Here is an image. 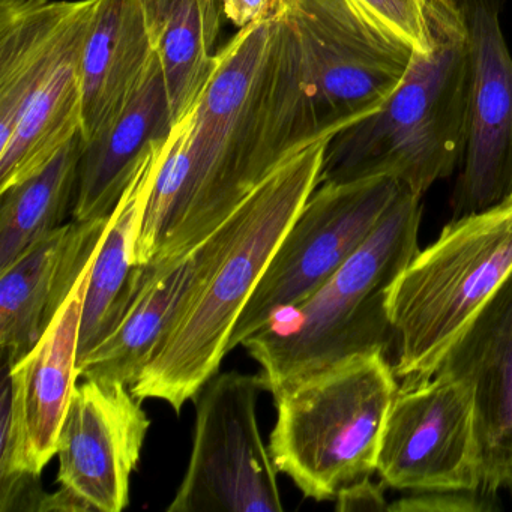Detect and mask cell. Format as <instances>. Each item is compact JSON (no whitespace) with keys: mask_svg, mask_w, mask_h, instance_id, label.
<instances>
[{"mask_svg":"<svg viewBox=\"0 0 512 512\" xmlns=\"http://www.w3.org/2000/svg\"><path fill=\"white\" fill-rule=\"evenodd\" d=\"M323 139L295 32L275 11L215 55L196 107L173 125L137 239L142 266L190 253L278 167Z\"/></svg>","mask_w":512,"mask_h":512,"instance_id":"cell-1","label":"cell"},{"mask_svg":"<svg viewBox=\"0 0 512 512\" xmlns=\"http://www.w3.org/2000/svg\"><path fill=\"white\" fill-rule=\"evenodd\" d=\"M328 142L319 140L293 155L239 206L229 250L131 386L137 400L166 401L181 413L218 373L239 316L287 230L319 187Z\"/></svg>","mask_w":512,"mask_h":512,"instance_id":"cell-2","label":"cell"},{"mask_svg":"<svg viewBox=\"0 0 512 512\" xmlns=\"http://www.w3.org/2000/svg\"><path fill=\"white\" fill-rule=\"evenodd\" d=\"M433 49L413 53L406 76L373 115L326 145L320 184L389 176L418 197L460 169L469 118L470 58L455 0H437Z\"/></svg>","mask_w":512,"mask_h":512,"instance_id":"cell-3","label":"cell"},{"mask_svg":"<svg viewBox=\"0 0 512 512\" xmlns=\"http://www.w3.org/2000/svg\"><path fill=\"white\" fill-rule=\"evenodd\" d=\"M421 215V197L403 187L373 235L320 289L242 343L266 391L359 353L391 356L388 293L419 251Z\"/></svg>","mask_w":512,"mask_h":512,"instance_id":"cell-4","label":"cell"},{"mask_svg":"<svg viewBox=\"0 0 512 512\" xmlns=\"http://www.w3.org/2000/svg\"><path fill=\"white\" fill-rule=\"evenodd\" d=\"M398 382L391 359L359 353L275 392L269 452L305 497L332 499L376 472L383 425Z\"/></svg>","mask_w":512,"mask_h":512,"instance_id":"cell-5","label":"cell"},{"mask_svg":"<svg viewBox=\"0 0 512 512\" xmlns=\"http://www.w3.org/2000/svg\"><path fill=\"white\" fill-rule=\"evenodd\" d=\"M512 271V197L454 218L418 251L388 293L392 368L403 382L436 371Z\"/></svg>","mask_w":512,"mask_h":512,"instance_id":"cell-6","label":"cell"},{"mask_svg":"<svg viewBox=\"0 0 512 512\" xmlns=\"http://www.w3.org/2000/svg\"><path fill=\"white\" fill-rule=\"evenodd\" d=\"M292 26L320 136L376 113L409 70L413 50L374 28L349 0H277Z\"/></svg>","mask_w":512,"mask_h":512,"instance_id":"cell-7","label":"cell"},{"mask_svg":"<svg viewBox=\"0 0 512 512\" xmlns=\"http://www.w3.org/2000/svg\"><path fill=\"white\" fill-rule=\"evenodd\" d=\"M401 190L389 176L319 184L239 316L229 352L320 289L373 235Z\"/></svg>","mask_w":512,"mask_h":512,"instance_id":"cell-8","label":"cell"},{"mask_svg":"<svg viewBox=\"0 0 512 512\" xmlns=\"http://www.w3.org/2000/svg\"><path fill=\"white\" fill-rule=\"evenodd\" d=\"M262 376L215 374L196 400L193 449L169 512H281L277 467L257 424Z\"/></svg>","mask_w":512,"mask_h":512,"instance_id":"cell-9","label":"cell"},{"mask_svg":"<svg viewBox=\"0 0 512 512\" xmlns=\"http://www.w3.org/2000/svg\"><path fill=\"white\" fill-rule=\"evenodd\" d=\"M376 472L395 490H482L472 386L433 374L398 388L380 439Z\"/></svg>","mask_w":512,"mask_h":512,"instance_id":"cell-10","label":"cell"},{"mask_svg":"<svg viewBox=\"0 0 512 512\" xmlns=\"http://www.w3.org/2000/svg\"><path fill=\"white\" fill-rule=\"evenodd\" d=\"M470 58L466 151L451 196L454 218L512 197V55L502 0H455Z\"/></svg>","mask_w":512,"mask_h":512,"instance_id":"cell-11","label":"cell"},{"mask_svg":"<svg viewBox=\"0 0 512 512\" xmlns=\"http://www.w3.org/2000/svg\"><path fill=\"white\" fill-rule=\"evenodd\" d=\"M130 386L85 379L76 386L58 440V482L91 511L130 505L131 476L151 419Z\"/></svg>","mask_w":512,"mask_h":512,"instance_id":"cell-12","label":"cell"},{"mask_svg":"<svg viewBox=\"0 0 512 512\" xmlns=\"http://www.w3.org/2000/svg\"><path fill=\"white\" fill-rule=\"evenodd\" d=\"M238 211L178 259L149 265L145 283L118 328L77 367L79 379L133 386L191 296L217 269L235 238Z\"/></svg>","mask_w":512,"mask_h":512,"instance_id":"cell-13","label":"cell"},{"mask_svg":"<svg viewBox=\"0 0 512 512\" xmlns=\"http://www.w3.org/2000/svg\"><path fill=\"white\" fill-rule=\"evenodd\" d=\"M434 374L472 386L478 412L482 490L512 484V271L473 317Z\"/></svg>","mask_w":512,"mask_h":512,"instance_id":"cell-14","label":"cell"},{"mask_svg":"<svg viewBox=\"0 0 512 512\" xmlns=\"http://www.w3.org/2000/svg\"><path fill=\"white\" fill-rule=\"evenodd\" d=\"M110 215L64 224L0 272V347L11 364L37 346L73 292L106 235Z\"/></svg>","mask_w":512,"mask_h":512,"instance_id":"cell-15","label":"cell"},{"mask_svg":"<svg viewBox=\"0 0 512 512\" xmlns=\"http://www.w3.org/2000/svg\"><path fill=\"white\" fill-rule=\"evenodd\" d=\"M97 0H0V146L32 98L85 40Z\"/></svg>","mask_w":512,"mask_h":512,"instance_id":"cell-16","label":"cell"},{"mask_svg":"<svg viewBox=\"0 0 512 512\" xmlns=\"http://www.w3.org/2000/svg\"><path fill=\"white\" fill-rule=\"evenodd\" d=\"M167 146L169 137L146 152L110 215L86 290L77 367L118 328L145 283L148 268L137 263V239Z\"/></svg>","mask_w":512,"mask_h":512,"instance_id":"cell-17","label":"cell"},{"mask_svg":"<svg viewBox=\"0 0 512 512\" xmlns=\"http://www.w3.org/2000/svg\"><path fill=\"white\" fill-rule=\"evenodd\" d=\"M173 116L160 59L155 52L145 79L121 115L91 142L79 167L73 220L109 217L154 143L172 133Z\"/></svg>","mask_w":512,"mask_h":512,"instance_id":"cell-18","label":"cell"},{"mask_svg":"<svg viewBox=\"0 0 512 512\" xmlns=\"http://www.w3.org/2000/svg\"><path fill=\"white\" fill-rule=\"evenodd\" d=\"M154 56L145 0H97L80 58L85 142L121 115Z\"/></svg>","mask_w":512,"mask_h":512,"instance_id":"cell-19","label":"cell"},{"mask_svg":"<svg viewBox=\"0 0 512 512\" xmlns=\"http://www.w3.org/2000/svg\"><path fill=\"white\" fill-rule=\"evenodd\" d=\"M95 256L37 346L11 364L19 379L29 470L37 475L58 454L59 433L79 379L80 325Z\"/></svg>","mask_w":512,"mask_h":512,"instance_id":"cell-20","label":"cell"},{"mask_svg":"<svg viewBox=\"0 0 512 512\" xmlns=\"http://www.w3.org/2000/svg\"><path fill=\"white\" fill-rule=\"evenodd\" d=\"M85 40L53 71L26 107L8 142L0 146V193L43 169L82 133L80 58Z\"/></svg>","mask_w":512,"mask_h":512,"instance_id":"cell-21","label":"cell"},{"mask_svg":"<svg viewBox=\"0 0 512 512\" xmlns=\"http://www.w3.org/2000/svg\"><path fill=\"white\" fill-rule=\"evenodd\" d=\"M83 148L85 140L79 133L43 169L0 193V272L64 226L76 200Z\"/></svg>","mask_w":512,"mask_h":512,"instance_id":"cell-22","label":"cell"},{"mask_svg":"<svg viewBox=\"0 0 512 512\" xmlns=\"http://www.w3.org/2000/svg\"><path fill=\"white\" fill-rule=\"evenodd\" d=\"M220 4L221 0H169L155 35L175 124L194 109L211 79Z\"/></svg>","mask_w":512,"mask_h":512,"instance_id":"cell-23","label":"cell"},{"mask_svg":"<svg viewBox=\"0 0 512 512\" xmlns=\"http://www.w3.org/2000/svg\"><path fill=\"white\" fill-rule=\"evenodd\" d=\"M382 34L424 55L433 49L430 16L437 0H349Z\"/></svg>","mask_w":512,"mask_h":512,"instance_id":"cell-24","label":"cell"},{"mask_svg":"<svg viewBox=\"0 0 512 512\" xmlns=\"http://www.w3.org/2000/svg\"><path fill=\"white\" fill-rule=\"evenodd\" d=\"M20 473H32L28 463L22 398L19 379L11 368V362L4 359L0 389V479Z\"/></svg>","mask_w":512,"mask_h":512,"instance_id":"cell-25","label":"cell"},{"mask_svg":"<svg viewBox=\"0 0 512 512\" xmlns=\"http://www.w3.org/2000/svg\"><path fill=\"white\" fill-rule=\"evenodd\" d=\"M497 494L478 491H425L398 499L392 512H487L497 511Z\"/></svg>","mask_w":512,"mask_h":512,"instance_id":"cell-26","label":"cell"},{"mask_svg":"<svg viewBox=\"0 0 512 512\" xmlns=\"http://www.w3.org/2000/svg\"><path fill=\"white\" fill-rule=\"evenodd\" d=\"M383 485V482L376 484L371 481L370 476H362L335 494V509L340 512L389 511Z\"/></svg>","mask_w":512,"mask_h":512,"instance_id":"cell-27","label":"cell"},{"mask_svg":"<svg viewBox=\"0 0 512 512\" xmlns=\"http://www.w3.org/2000/svg\"><path fill=\"white\" fill-rule=\"evenodd\" d=\"M224 16L238 29L269 19L275 13L277 0H221Z\"/></svg>","mask_w":512,"mask_h":512,"instance_id":"cell-28","label":"cell"},{"mask_svg":"<svg viewBox=\"0 0 512 512\" xmlns=\"http://www.w3.org/2000/svg\"><path fill=\"white\" fill-rule=\"evenodd\" d=\"M169 0H145L146 11H148L149 26H151L152 38L157 35L163 22ZM155 44V43H154Z\"/></svg>","mask_w":512,"mask_h":512,"instance_id":"cell-29","label":"cell"},{"mask_svg":"<svg viewBox=\"0 0 512 512\" xmlns=\"http://www.w3.org/2000/svg\"><path fill=\"white\" fill-rule=\"evenodd\" d=\"M508 488H509V491H511V494H512V484H511V485H509V487H508Z\"/></svg>","mask_w":512,"mask_h":512,"instance_id":"cell-30","label":"cell"}]
</instances>
